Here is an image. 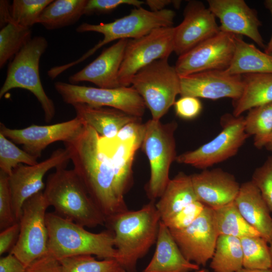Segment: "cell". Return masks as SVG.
Instances as JSON below:
<instances>
[{"label": "cell", "instance_id": "cell-34", "mask_svg": "<svg viewBox=\"0 0 272 272\" xmlns=\"http://www.w3.org/2000/svg\"><path fill=\"white\" fill-rule=\"evenodd\" d=\"M243 253V267L248 269L271 268V262L268 242L261 236L240 239Z\"/></svg>", "mask_w": 272, "mask_h": 272}, {"label": "cell", "instance_id": "cell-1", "mask_svg": "<svg viewBox=\"0 0 272 272\" xmlns=\"http://www.w3.org/2000/svg\"><path fill=\"white\" fill-rule=\"evenodd\" d=\"M99 135L84 124L75 137L63 143L73 169L107 220L128 209L111 161L99 147Z\"/></svg>", "mask_w": 272, "mask_h": 272}, {"label": "cell", "instance_id": "cell-9", "mask_svg": "<svg viewBox=\"0 0 272 272\" xmlns=\"http://www.w3.org/2000/svg\"><path fill=\"white\" fill-rule=\"evenodd\" d=\"M48 207L41 191L28 199L22 207L19 221V237L10 253L26 267L48 254V233L46 223Z\"/></svg>", "mask_w": 272, "mask_h": 272}, {"label": "cell", "instance_id": "cell-32", "mask_svg": "<svg viewBox=\"0 0 272 272\" xmlns=\"http://www.w3.org/2000/svg\"><path fill=\"white\" fill-rule=\"evenodd\" d=\"M246 133L254 137V145L258 149L266 145L272 131V102L249 110L244 117Z\"/></svg>", "mask_w": 272, "mask_h": 272}, {"label": "cell", "instance_id": "cell-26", "mask_svg": "<svg viewBox=\"0 0 272 272\" xmlns=\"http://www.w3.org/2000/svg\"><path fill=\"white\" fill-rule=\"evenodd\" d=\"M196 200L197 199L190 175L179 172L170 180L155 206L160 214L161 221L165 223Z\"/></svg>", "mask_w": 272, "mask_h": 272}, {"label": "cell", "instance_id": "cell-7", "mask_svg": "<svg viewBox=\"0 0 272 272\" xmlns=\"http://www.w3.org/2000/svg\"><path fill=\"white\" fill-rule=\"evenodd\" d=\"M146 130L142 148L149 160L150 177L146 191L151 201L159 198L170 179L169 170L176 158L174 133L177 123H163L152 119L146 123Z\"/></svg>", "mask_w": 272, "mask_h": 272}, {"label": "cell", "instance_id": "cell-48", "mask_svg": "<svg viewBox=\"0 0 272 272\" xmlns=\"http://www.w3.org/2000/svg\"><path fill=\"white\" fill-rule=\"evenodd\" d=\"M10 4L8 1L1 0L0 1V24L3 28L8 24L12 22Z\"/></svg>", "mask_w": 272, "mask_h": 272}, {"label": "cell", "instance_id": "cell-44", "mask_svg": "<svg viewBox=\"0 0 272 272\" xmlns=\"http://www.w3.org/2000/svg\"><path fill=\"white\" fill-rule=\"evenodd\" d=\"M25 272H61L59 261L48 254L33 261L26 268Z\"/></svg>", "mask_w": 272, "mask_h": 272}, {"label": "cell", "instance_id": "cell-33", "mask_svg": "<svg viewBox=\"0 0 272 272\" xmlns=\"http://www.w3.org/2000/svg\"><path fill=\"white\" fill-rule=\"evenodd\" d=\"M30 28L11 22L0 30V67L14 56L32 38Z\"/></svg>", "mask_w": 272, "mask_h": 272}, {"label": "cell", "instance_id": "cell-28", "mask_svg": "<svg viewBox=\"0 0 272 272\" xmlns=\"http://www.w3.org/2000/svg\"><path fill=\"white\" fill-rule=\"evenodd\" d=\"M242 77V94L233 102V115L236 117L252 108L272 102V74H250Z\"/></svg>", "mask_w": 272, "mask_h": 272}, {"label": "cell", "instance_id": "cell-27", "mask_svg": "<svg viewBox=\"0 0 272 272\" xmlns=\"http://www.w3.org/2000/svg\"><path fill=\"white\" fill-rule=\"evenodd\" d=\"M230 75L272 74V54L261 51L254 44L235 35V48L228 67L224 70Z\"/></svg>", "mask_w": 272, "mask_h": 272}, {"label": "cell", "instance_id": "cell-43", "mask_svg": "<svg viewBox=\"0 0 272 272\" xmlns=\"http://www.w3.org/2000/svg\"><path fill=\"white\" fill-rule=\"evenodd\" d=\"M146 130V123H142V120L133 121L125 125L116 137L121 141L133 140L141 147Z\"/></svg>", "mask_w": 272, "mask_h": 272}, {"label": "cell", "instance_id": "cell-15", "mask_svg": "<svg viewBox=\"0 0 272 272\" xmlns=\"http://www.w3.org/2000/svg\"><path fill=\"white\" fill-rule=\"evenodd\" d=\"M70 160L65 149H58L47 159L33 165L20 164L9 175V186L15 219L19 222L25 202L42 191L45 184L43 178L50 169L66 166Z\"/></svg>", "mask_w": 272, "mask_h": 272}, {"label": "cell", "instance_id": "cell-51", "mask_svg": "<svg viewBox=\"0 0 272 272\" xmlns=\"http://www.w3.org/2000/svg\"><path fill=\"white\" fill-rule=\"evenodd\" d=\"M265 147L268 150L272 152V131L269 135L268 141Z\"/></svg>", "mask_w": 272, "mask_h": 272}, {"label": "cell", "instance_id": "cell-45", "mask_svg": "<svg viewBox=\"0 0 272 272\" xmlns=\"http://www.w3.org/2000/svg\"><path fill=\"white\" fill-rule=\"evenodd\" d=\"M19 222L2 230L0 233V255L3 254L15 245L20 233Z\"/></svg>", "mask_w": 272, "mask_h": 272}, {"label": "cell", "instance_id": "cell-53", "mask_svg": "<svg viewBox=\"0 0 272 272\" xmlns=\"http://www.w3.org/2000/svg\"><path fill=\"white\" fill-rule=\"evenodd\" d=\"M194 272H208V270L206 269H199V270L195 271Z\"/></svg>", "mask_w": 272, "mask_h": 272}, {"label": "cell", "instance_id": "cell-17", "mask_svg": "<svg viewBox=\"0 0 272 272\" xmlns=\"http://www.w3.org/2000/svg\"><path fill=\"white\" fill-rule=\"evenodd\" d=\"M180 83L181 97L211 100L229 98L236 101L241 96L244 86L242 76L230 75L224 70L208 71L180 76Z\"/></svg>", "mask_w": 272, "mask_h": 272}, {"label": "cell", "instance_id": "cell-24", "mask_svg": "<svg viewBox=\"0 0 272 272\" xmlns=\"http://www.w3.org/2000/svg\"><path fill=\"white\" fill-rule=\"evenodd\" d=\"M72 106L77 117L104 137H115L126 124L142 120V117L113 108L93 106L85 103H76Z\"/></svg>", "mask_w": 272, "mask_h": 272}, {"label": "cell", "instance_id": "cell-19", "mask_svg": "<svg viewBox=\"0 0 272 272\" xmlns=\"http://www.w3.org/2000/svg\"><path fill=\"white\" fill-rule=\"evenodd\" d=\"M209 9L220 22L221 31L234 35H244L259 46L266 45L259 32L261 26L257 12L243 0H208Z\"/></svg>", "mask_w": 272, "mask_h": 272}, {"label": "cell", "instance_id": "cell-16", "mask_svg": "<svg viewBox=\"0 0 272 272\" xmlns=\"http://www.w3.org/2000/svg\"><path fill=\"white\" fill-rule=\"evenodd\" d=\"M84 122L78 117L51 125L32 124L21 129L8 128L0 124V132L14 143L21 145L23 150L38 158L42 151L54 142L68 141L82 129Z\"/></svg>", "mask_w": 272, "mask_h": 272}, {"label": "cell", "instance_id": "cell-4", "mask_svg": "<svg viewBox=\"0 0 272 272\" xmlns=\"http://www.w3.org/2000/svg\"><path fill=\"white\" fill-rule=\"evenodd\" d=\"M46 223L48 233V254L58 260L78 255H94L102 259H116L114 234L108 229L98 233L63 218L48 213Z\"/></svg>", "mask_w": 272, "mask_h": 272}, {"label": "cell", "instance_id": "cell-35", "mask_svg": "<svg viewBox=\"0 0 272 272\" xmlns=\"http://www.w3.org/2000/svg\"><path fill=\"white\" fill-rule=\"evenodd\" d=\"M61 272H126L113 258L96 260L91 255H78L58 260Z\"/></svg>", "mask_w": 272, "mask_h": 272}, {"label": "cell", "instance_id": "cell-52", "mask_svg": "<svg viewBox=\"0 0 272 272\" xmlns=\"http://www.w3.org/2000/svg\"><path fill=\"white\" fill-rule=\"evenodd\" d=\"M269 247L270 254V257H271V262L270 269L272 270V237L270 242H269Z\"/></svg>", "mask_w": 272, "mask_h": 272}, {"label": "cell", "instance_id": "cell-47", "mask_svg": "<svg viewBox=\"0 0 272 272\" xmlns=\"http://www.w3.org/2000/svg\"><path fill=\"white\" fill-rule=\"evenodd\" d=\"M145 3L148 6L150 11L153 12H158L165 9V7L171 4H173L175 8L180 6V1L171 0H147Z\"/></svg>", "mask_w": 272, "mask_h": 272}, {"label": "cell", "instance_id": "cell-13", "mask_svg": "<svg viewBox=\"0 0 272 272\" xmlns=\"http://www.w3.org/2000/svg\"><path fill=\"white\" fill-rule=\"evenodd\" d=\"M235 35L222 31L178 56L174 66L178 75L225 70L235 51Z\"/></svg>", "mask_w": 272, "mask_h": 272}, {"label": "cell", "instance_id": "cell-37", "mask_svg": "<svg viewBox=\"0 0 272 272\" xmlns=\"http://www.w3.org/2000/svg\"><path fill=\"white\" fill-rule=\"evenodd\" d=\"M37 159L0 132V171L9 175L19 164L33 165L38 163Z\"/></svg>", "mask_w": 272, "mask_h": 272}, {"label": "cell", "instance_id": "cell-29", "mask_svg": "<svg viewBox=\"0 0 272 272\" xmlns=\"http://www.w3.org/2000/svg\"><path fill=\"white\" fill-rule=\"evenodd\" d=\"M87 0H55L40 14L37 23L49 30L76 23L84 15Z\"/></svg>", "mask_w": 272, "mask_h": 272}, {"label": "cell", "instance_id": "cell-12", "mask_svg": "<svg viewBox=\"0 0 272 272\" xmlns=\"http://www.w3.org/2000/svg\"><path fill=\"white\" fill-rule=\"evenodd\" d=\"M174 27H161L140 38L128 40L119 71L121 87L131 85L132 78L153 61L168 58L174 52Z\"/></svg>", "mask_w": 272, "mask_h": 272}, {"label": "cell", "instance_id": "cell-40", "mask_svg": "<svg viewBox=\"0 0 272 272\" xmlns=\"http://www.w3.org/2000/svg\"><path fill=\"white\" fill-rule=\"evenodd\" d=\"M205 206L196 200L163 223L170 230H180L189 226L200 215Z\"/></svg>", "mask_w": 272, "mask_h": 272}, {"label": "cell", "instance_id": "cell-36", "mask_svg": "<svg viewBox=\"0 0 272 272\" xmlns=\"http://www.w3.org/2000/svg\"><path fill=\"white\" fill-rule=\"evenodd\" d=\"M53 0H14L10 6L13 22L26 28L37 23L43 10Z\"/></svg>", "mask_w": 272, "mask_h": 272}, {"label": "cell", "instance_id": "cell-25", "mask_svg": "<svg viewBox=\"0 0 272 272\" xmlns=\"http://www.w3.org/2000/svg\"><path fill=\"white\" fill-rule=\"evenodd\" d=\"M99 145L112 163L119 188L124 196L131 187L132 164L140 146L133 140L121 141L116 137L99 135Z\"/></svg>", "mask_w": 272, "mask_h": 272}, {"label": "cell", "instance_id": "cell-49", "mask_svg": "<svg viewBox=\"0 0 272 272\" xmlns=\"http://www.w3.org/2000/svg\"><path fill=\"white\" fill-rule=\"evenodd\" d=\"M264 4L265 8L270 12L272 18V0H266ZM264 51L267 54H272V34L269 42L264 48Z\"/></svg>", "mask_w": 272, "mask_h": 272}, {"label": "cell", "instance_id": "cell-30", "mask_svg": "<svg viewBox=\"0 0 272 272\" xmlns=\"http://www.w3.org/2000/svg\"><path fill=\"white\" fill-rule=\"evenodd\" d=\"M210 266L214 272H238L243 268L240 239L219 235Z\"/></svg>", "mask_w": 272, "mask_h": 272}, {"label": "cell", "instance_id": "cell-11", "mask_svg": "<svg viewBox=\"0 0 272 272\" xmlns=\"http://www.w3.org/2000/svg\"><path fill=\"white\" fill-rule=\"evenodd\" d=\"M54 87L62 100L72 105L85 103L111 107L140 117L144 115L146 107L143 99L132 86L105 89L56 82Z\"/></svg>", "mask_w": 272, "mask_h": 272}, {"label": "cell", "instance_id": "cell-21", "mask_svg": "<svg viewBox=\"0 0 272 272\" xmlns=\"http://www.w3.org/2000/svg\"><path fill=\"white\" fill-rule=\"evenodd\" d=\"M128 40H119L104 49L92 62L71 76L70 83L76 85L81 82H89L105 89L121 87L118 74Z\"/></svg>", "mask_w": 272, "mask_h": 272}, {"label": "cell", "instance_id": "cell-22", "mask_svg": "<svg viewBox=\"0 0 272 272\" xmlns=\"http://www.w3.org/2000/svg\"><path fill=\"white\" fill-rule=\"evenodd\" d=\"M245 221L269 243L272 237V218L259 190L250 180L240 185L234 200Z\"/></svg>", "mask_w": 272, "mask_h": 272}, {"label": "cell", "instance_id": "cell-31", "mask_svg": "<svg viewBox=\"0 0 272 272\" xmlns=\"http://www.w3.org/2000/svg\"><path fill=\"white\" fill-rule=\"evenodd\" d=\"M214 210L219 235L232 236L239 239L248 236H260L242 216L234 200Z\"/></svg>", "mask_w": 272, "mask_h": 272}, {"label": "cell", "instance_id": "cell-8", "mask_svg": "<svg viewBox=\"0 0 272 272\" xmlns=\"http://www.w3.org/2000/svg\"><path fill=\"white\" fill-rule=\"evenodd\" d=\"M131 85L155 120H160L180 95V77L168 58L155 60L142 68L133 77Z\"/></svg>", "mask_w": 272, "mask_h": 272}, {"label": "cell", "instance_id": "cell-41", "mask_svg": "<svg viewBox=\"0 0 272 272\" xmlns=\"http://www.w3.org/2000/svg\"><path fill=\"white\" fill-rule=\"evenodd\" d=\"M144 4L145 2L139 0H87L84 15L108 13L123 5L140 8Z\"/></svg>", "mask_w": 272, "mask_h": 272}, {"label": "cell", "instance_id": "cell-10", "mask_svg": "<svg viewBox=\"0 0 272 272\" xmlns=\"http://www.w3.org/2000/svg\"><path fill=\"white\" fill-rule=\"evenodd\" d=\"M221 123L222 129L215 138L194 150L177 156L176 161L206 169L236 155L249 137L245 130L244 117L225 114Z\"/></svg>", "mask_w": 272, "mask_h": 272}, {"label": "cell", "instance_id": "cell-50", "mask_svg": "<svg viewBox=\"0 0 272 272\" xmlns=\"http://www.w3.org/2000/svg\"><path fill=\"white\" fill-rule=\"evenodd\" d=\"M238 272H272V270L270 268L265 269H248L243 268Z\"/></svg>", "mask_w": 272, "mask_h": 272}, {"label": "cell", "instance_id": "cell-39", "mask_svg": "<svg viewBox=\"0 0 272 272\" xmlns=\"http://www.w3.org/2000/svg\"><path fill=\"white\" fill-rule=\"evenodd\" d=\"M251 181L259 190L270 212H272V156L254 171Z\"/></svg>", "mask_w": 272, "mask_h": 272}, {"label": "cell", "instance_id": "cell-5", "mask_svg": "<svg viewBox=\"0 0 272 272\" xmlns=\"http://www.w3.org/2000/svg\"><path fill=\"white\" fill-rule=\"evenodd\" d=\"M175 16V12L170 9H165L158 12H153L141 7L134 8L128 15L111 22L99 24L83 23L76 28L77 32L99 33L103 35V39L79 59L59 66L58 71L62 73L87 59L98 49L113 41L136 39L149 34L157 28L172 27Z\"/></svg>", "mask_w": 272, "mask_h": 272}, {"label": "cell", "instance_id": "cell-20", "mask_svg": "<svg viewBox=\"0 0 272 272\" xmlns=\"http://www.w3.org/2000/svg\"><path fill=\"white\" fill-rule=\"evenodd\" d=\"M190 177L197 200L214 210L233 201L240 187L234 175L220 168L204 169Z\"/></svg>", "mask_w": 272, "mask_h": 272}, {"label": "cell", "instance_id": "cell-42", "mask_svg": "<svg viewBox=\"0 0 272 272\" xmlns=\"http://www.w3.org/2000/svg\"><path fill=\"white\" fill-rule=\"evenodd\" d=\"M176 114L186 120L193 119L201 112L202 104L198 98L192 96L181 97L174 104Z\"/></svg>", "mask_w": 272, "mask_h": 272}, {"label": "cell", "instance_id": "cell-23", "mask_svg": "<svg viewBox=\"0 0 272 272\" xmlns=\"http://www.w3.org/2000/svg\"><path fill=\"white\" fill-rule=\"evenodd\" d=\"M156 244L154 255L142 272H191L199 269V266L185 258L169 229L161 221Z\"/></svg>", "mask_w": 272, "mask_h": 272}, {"label": "cell", "instance_id": "cell-46", "mask_svg": "<svg viewBox=\"0 0 272 272\" xmlns=\"http://www.w3.org/2000/svg\"><path fill=\"white\" fill-rule=\"evenodd\" d=\"M26 268L23 263L11 253L0 259V272H25Z\"/></svg>", "mask_w": 272, "mask_h": 272}, {"label": "cell", "instance_id": "cell-18", "mask_svg": "<svg viewBox=\"0 0 272 272\" xmlns=\"http://www.w3.org/2000/svg\"><path fill=\"white\" fill-rule=\"evenodd\" d=\"M216 17L200 1H190L181 23L174 27V52L179 56L221 31Z\"/></svg>", "mask_w": 272, "mask_h": 272}, {"label": "cell", "instance_id": "cell-3", "mask_svg": "<svg viewBox=\"0 0 272 272\" xmlns=\"http://www.w3.org/2000/svg\"><path fill=\"white\" fill-rule=\"evenodd\" d=\"M44 196L58 216L84 227L106 225V218L74 169L55 168L47 178Z\"/></svg>", "mask_w": 272, "mask_h": 272}, {"label": "cell", "instance_id": "cell-6", "mask_svg": "<svg viewBox=\"0 0 272 272\" xmlns=\"http://www.w3.org/2000/svg\"><path fill=\"white\" fill-rule=\"evenodd\" d=\"M48 47L42 36L32 38L14 56L10 63L5 81L0 90V98L15 88L31 92L40 103L46 122H50L55 114L53 101L45 93L39 75V62Z\"/></svg>", "mask_w": 272, "mask_h": 272}, {"label": "cell", "instance_id": "cell-38", "mask_svg": "<svg viewBox=\"0 0 272 272\" xmlns=\"http://www.w3.org/2000/svg\"><path fill=\"white\" fill-rule=\"evenodd\" d=\"M16 222L9 186V175L0 171V229L2 230Z\"/></svg>", "mask_w": 272, "mask_h": 272}, {"label": "cell", "instance_id": "cell-2", "mask_svg": "<svg viewBox=\"0 0 272 272\" xmlns=\"http://www.w3.org/2000/svg\"><path fill=\"white\" fill-rule=\"evenodd\" d=\"M160 222L154 201L139 210H128L106 220L114 234L115 259L126 272H137L138 260L156 242Z\"/></svg>", "mask_w": 272, "mask_h": 272}, {"label": "cell", "instance_id": "cell-14", "mask_svg": "<svg viewBox=\"0 0 272 272\" xmlns=\"http://www.w3.org/2000/svg\"><path fill=\"white\" fill-rule=\"evenodd\" d=\"M185 258L198 266H205L214 254L219 236L215 210L205 207L200 215L188 227L170 230Z\"/></svg>", "mask_w": 272, "mask_h": 272}]
</instances>
